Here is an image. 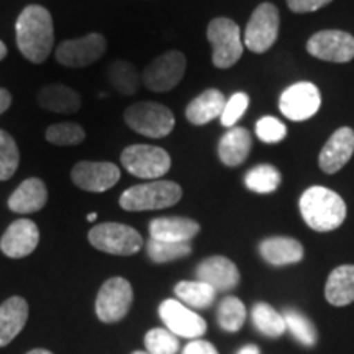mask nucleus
Returning <instances> with one entry per match:
<instances>
[{
	"mask_svg": "<svg viewBox=\"0 0 354 354\" xmlns=\"http://www.w3.org/2000/svg\"><path fill=\"white\" fill-rule=\"evenodd\" d=\"M251 318H253L256 330L264 336H268V338H279V336L284 335V317L276 312L269 304H256L253 310H251Z\"/></svg>",
	"mask_w": 354,
	"mask_h": 354,
	"instance_id": "obj_29",
	"label": "nucleus"
},
{
	"mask_svg": "<svg viewBox=\"0 0 354 354\" xmlns=\"http://www.w3.org/2000/svg\"><path fill=\"white\" fill-rule=\"evenodd\" d=\"M6 56H7V46H6V43L0 41V61H2Z\"/></svg>",
	"mask_w": 354,
	"mask_h": 354,
	"instance_id": "obj_43",
	"label": "nucleus"
},
{
	"mask_svg": "<svg viewBox=\"0 0 354 354\" xmlns=\"http://www.w3.org/2000/svg\"><path fill=\"white\" fill-rule=\"evenodd\" d=\"M120 167L113 162L81 161L71 171L74 185L87 192H105L120 180Z\"/></svg>",
	"mask_w": 354,
	"mask_h": 354,
	"instance_id": "obj_15",
	"label": "nucleus"
},
{
	"mask_svg": "<svg viewBox=\"0 0 354 354\" xmlns=\"http://www.w3.org/2000/svg\"><path fill=\"white\" fill-rule=\"evenodd\" d=\"M259 254L272 266H289L304 259V246L290 236H271L261 241Z\"/></svg>",
	"mask_w": 354,
	"mask_h": 354,
	"instance_id": "obj_22",
	"label": "nucleus"
},
{
	"mask_svg": "<svg viewBox=\"0 0 354 354\" xmlns=\"http://www.w3.org/2000/svg\"><path fill=\"white\" fill-rule=\"evenodd\" d=\"M197 281L205 282L216 292L232 290L240 284V271L236 264L225 256H212L203 259L196 269Z\"/></svg>",
	"mask_w": 354,
	"mask_h": 354,
	"instance_id": "obj_18",
	"label": "nucleus"
},
{
	"mask_svg": "<svg viewBox=\"0 0 354 354\" xmlns=\"http://www.w3.org/2000/svg\"><path fill=\"white\" fill-rule=\"evenodd\" d=\"M282 317L286 322V330H289L299 343H302L304 346H313L317 343L315 326L304 313L297 310H286Z\"/></svg>",
	"mask_w": 354,
	"mask_h": 354,
	"instance_id": "obj_33",
	"label": "nucleus"
},
{
	"mask_svg": "<svg viewBox=\"0 0 354 354\" xmlns=\"http://www.w3.org/2000/svg\"><path fill=\"white\" fill-rule=\"evenodd\" d=\"M46 140L56 146L81 145L86 140V131L79 123H55V125L48 127Z\"/></svg>",
	"mask_w": 354,
	"mask_h": 354,
	"instance_id": "obj_34",
	"label": "nucleus"
},
{
	"mask_svg": "<svg viewBox=\"0 0 354 354\" xmlns=\"http://www.w3.org/2000/svg\"><path fill=\"white\" fill-rule=\"evenodd\" d=\"M207 39L214 46L212 61L215 68L228 69L241 59L245 44L240 26L232 19L218 17L212 20L207 26Z\"/></svg>",
	"mask_w": 354,
	"mask_h": 354,
	"instance_id": "obj_4",
	"label": "nucleus"
},
{
	"mask_svg": "<svg viewBox=\"0 0 354 354\" xmlns=\"http://www.w3.org/2000/svg\"><path fill=\"white\" fill-rule=\"evenodd\" d=\"M250 107V95L246 92H236L233 94L225 104L223 112L220 115V122L223 127L232 128L236 125V122L243 117L246 109Z\"/></svg>",
	"mask_w": 354,
	"mask_h": 354,
	"instance_id": "obj_37",
	"label": "nucleus"
},
{
	"mask_svg": "<svg viewBox=\"0 0 354 354\" xmlns=\"http://www.w3.org/2000/svg\"><path fill=\"white\" fill-rule=\"evenodd\" d=\"M159 317L165 322L167 330L176 336L197 339L207 331L205 320L179 300H165L159 305Z\"/></svg>",
	"mask_w": 354,
	"mask_h": 354,
	"instance_id": "obj_14",
	"label": "nucleus"
},
{
	"mask_svg": "<svg viewBox=\"0 0 354 354\" xmlns=\"http://www.w3.org/2000/svg\"><path fill=\"white\" fill-rule=\"evenodd\" d=\"M322 105L320 91L312 82H297L287 87L279 99V109L292 122H305L312 118Z\"/></svg>",
	"mask_w": 354,
	"mask_h": 354,
	"instance_id": "obj_12",
	"label": "nucleus"
},
{
	"mask_svg": "<svg viewBox=\"0 0 354 354\" xmlns=\"http://www.w3.org/2000/svg\"><path fill=\"white\" fill-rule=\"evenodd\" d=\"M279 21H281V17H279L277 7L269 2L261 3L248 21L245 35H243V44L256 55L269 51L277 41Z\"/></svg>",
	"mask_w": 354,
	"mask_h": 354,
	"instance_id": "obj_8",
	"label": "nucleus"
},
{
	"mask_svg": "<svg viewBox=\"0 0 354 354\" xmlns=\"http://www.w3.org/2000/svg\"><path fill=\"white\" fill-rule=\"evenodd\" d=\"M282 176L276 167L271 165H258L246 172L245 185L256 194L276 192L281 185Z\"/></svg>",
	"mask_w": 354,
	"mask_h": 354,
	"instance_id": "obj_30",
	"label": "nucleus"
},
{
	"mask_svg": "<svg viewBox=\"0 0 354 354\" xmlns=\"http://www.w3.org/2000/svg\"><path fill=\"white\" fill-rule=\"evenodd\" d=\"M307 51L328 63H349L354 59V37L342 30H323L310 37Z\"/></svg>",
	"mask_w": 354,
	"mask_h": 354,
	"instance_id": "obj_13",
	"label": "nucleus"
},
{
	"mask_svg": "<svg viewBox=\"0 0 354 354\" xmlns=\"http://www.w3.org/2000/svg\"><path fill=\"white\" fill-rule=\"evenodd\" d=\"M122 166L141 179H159L171 169V156L166 149L151 145H131L123 149Z\"/></svg>",
	"mask_w": 354,
	"mask_h": 354,
	"instance_id": "obj_7",
	"label": "nucleus"
},
{
	"mask_svg": "<svg viewBox=\"0 0 354 354\" xmlns=\"http://www.w3.org/2000/svg\"><path fill=\"white\" fill-rule=\"evenodd\" d=\"M146 251H148L149 259L153 263H169V261H176L180 258H185L192 253V246L190 241L185 243H167V241H156L149 240L146 245Z\"/></svg>",
	"mask_w": 354,
	"mask_h": 354,
	"instance_id": "obj_32",
	"label": "nucleus"
},
{
	"mask_svg": "<svg viewBox=\"0 0 354 354\" xmlns=\"http://www.w3.org/2000/svg\"><path fill=\"white\" fill-rule=\"evenodd\" d=\"M325 297L335 307L354 302V266L344 264L331 271L325 286Z\"/></svg>",
	"mask_w": 354,
	"mask_h": 354,
	"instance_id": "obj_26",
	"label": "nucleus"
},
{
	"mask_svg": "<svg viewBox=\"0 0 354 354\" xmlns=\"http://www.w3.org/2000/svg\"><path fill=\"white\" fill-rule=\"evenodd\" d=\"M256 135L264 143H281L287 136V128L276 117H263L256 123Z\"/></svg>",
	"mask_w": 354,
	"mask_h": 354,
	"instance_id": "obj_38",
	"label": "nucleus"
},
{
	"mask_svg": "<svg viewBox=\"0 0 354 354\" xmlns=\"http://www.w3.org/2000/svg\"><path fill=\"white\" fill-rule=\"evenodd\" d=\"M251 135L246 128L232 127L223 133L218 141V158L225 166L238 167L250 156Z\"/></svg>",
	"mask_w": 354,
	"mask_h": 354,
	"instance_id": "obj_20",
	"label": "nucleus"
},
{
	"mask_svg": "<svg viewBox=\"0 0 354 354\" xmlns=\"http://www.w3.org/2000/svg\"><path fill=\"white\" fill-rule=\"evenodd\" d=\"M88 241L95 250L115 256L136 254L143 248V238L135 228L123 223H100L88 232Z\"/></svg>",
	"mask_w": 354,
	"mask_h": 354,
	"instance_id": "obj_6",
	"label": "nucleus"
},
{
	"mask_svg": "<svg viewBox=\"0 0 354 354\" xmlns=\"http://www.w3.org/2000/svg\"><path fill=\"white\" fill-rule=\"evenodd\" d=\"M201 225L196 220L185 216H161L149 223L151 240L167 243H185L197 236Z\"/></svg>",
	"mask_w": 354,
	"mask_h": 354,
	"instance_id": "obj_19",
	"label": "nucleus"
},
{
	"mask_svg": "<svg viewBox=\"0 0 354 354\" xmlns=\"http://www.w3.org/2000/svg\"><path fill=\"white\" fill-rule=\"evenodd\" d=\"M48 202V189L41 179L30 177L21 183L8 198V209L15 214H35Z\"/></svg>",
	"mask_w": 354,
	"mask_h": 354,
	"instance_id": "obj_21",
	"label": "nucleus"
},
{
	"mask_svg": "<svg viewBox=\"0 0 354 354\" xmlns=\"http://www.w3.org/2000/svg\"><path fill=\"white\" fill-rule=\"evenodd\" d=\"M133 302L131 284L123 277H112L100 287L95 312L100 322L115 323L127 315Z\"/></svg>",
	"mask_w": 354,
	"mask_h": 354,
	"instance_id": "obj_10",
	"label": "nucleus"
},
{
	"mask_svg": "<svg viewBox=\"0 0 354 354\" xmlns=\"http://www.w3.org/2000/svg\"><path fill=\"white\" fill-rule=\"evenodd\" d=\"M216 320L218 325L225 331L234 333V331L241 330V326L246 322V307L238 297H225L218 305V312H216Z\"/></svg>",
	"mask_w": 354,
	"mask_h": 354,
	"instance_id": "obj_31",
	"label": "nucleus"
},
{
	"mask_svg": "<svg viewBox=\"0 0 354 354\" xmlns=\"http://www.w3.org/2000/svg\"><path fill=\"white\" fill-rule=\"evenodd\" d=\"M28 320V304L24 297H10L0 305V348L7 346L24 330Z\"/></svg>",
	"mask_w": 354,
	"mask_h": 354,
	"instance_id": "obj_24",
	"label": "nucleus"
},
{
	"mask_svg": "<svg viewBox=\"0 0 354 354\" xmlns=\"http://www.w3.org/2000/svg\"><path fill=\"white\" fill-rule=\"evenodd\" d=\"M125 123L133 131L148 138H165L174 130V113L156 102H140L131 105L123 113Z\"/></svg>",
	"mask_w": 354,
	"mask_h": 354,
	"instance_id": "obj_5",
	"label": "nucleus"
},
{
	"mask_svg": "<svg viewBox=\"0 0 354 354\" xmlns=\"http://www.w3.org/2000/svg\"><path fill=\"white\" fill-rule=\"evenodd\" d=\"M107 77L115 91L123 95H133L138 91L141 76L135 66L128 61H113L107 69Z\"/></svg>",
	"mask_w": 354,
	"mask_h": 354,
	"instance_id": "obj_28",
	"label": "nucleus"
},
{
	"mask_svg": "<svg viewBox=\"0 0 354 354\" xmlns=\"http://www.w3.org/2000/svg\"><path fill=\"white\" fill-rule=\"evenodd\" d=\"M302 218L315 232H333L346 218V203L342 196L323 185H313L302 194L299 201Z\"/></svg>",
	"mask_w": 354,
	"mask_h": 354,
	"instance_id": "obj_2",
	"label": "nucleus"
},
{
	"mask_svg": "<svg viewBox=\"0 0 354 354\" xmlns=\"http://www.w3.org/2000/svg\"><path fill=\"white\" fill-rule=\"evenodd\" d=\"M330 2H333V0H287V6L295 13H308L320 10Z\"/></svg>",
	"mask_w": 354,
	"mask_h": 354,
	"instance_id": "obj_39",
	"label": "nucleus"
},
{
	"mask_svg": "<svg viewBox=\"0 0 354 354\" xmlns=\"http://www.w3.org/2000/svg\"><path fill=\"white\" fill-rule=\"evenodd\" d=\"M39 243V230L32 220L13 221L0 240V250L8 258L20 259L32 254Z\"/></svg>",
	"mask_w": 354,
	"mask_h": 354,
	"instance_id": "obj_17",
	"label": "nucleus"
},
{
	"mask_svg": "<svg viewBox=\"0 0 354 354\" xmlns=\"http://www.w3.org/2000/svg\"><path fill=\"white\" fill-rule=\"evenodd\" d=\"M185 56L180 51H167L146 66L141 81L151 92L172 91L185 74Z\"/></svg>",
	"mask_w": 354,
	"mask_h": 354,
	"instance_id": "obj_9",
	"label": "nucleus"
},
{
	"mask_svg": "<svg viewBox=\"0 0 354 354\" xmlns=\"http://www.w3.org/2000/svg\"><path fill=\"white\" fill-rule=\"evenodd\" d=\"M95 218H97V214H88V215H87V220H88V221H94Z\"/></svg>",
	"mask_w": 354,
	"mask_h": 354,
	"instance_id": "obj_45",
	"label": "nucleus"
},
{
	"mask_svg": "<svg viewBox=\"0 0 354 354\" xmlns=\"http://www.w3.org/2000/svg\"><path fill=\"white\" fill-rule=\"evenodd\" d=\"M38 105L55 113H74L81 109V95L64 84L44 86L37 95Z\"/></svg>",
	"mask_w": 354,
	"mask_h": 354,
	"instance_id": "obj_25",
	"label": "nucleus"
},
{
	"mask_svg": "<svg viewBox=\"0 0 354 354\" xmlns=\"http://www.w3.org/2000/svg\"><path fill=\"white\" fill-rule=\"evenodd\" d=\"M133 354H149V353L148 351H146V353L145 351H135Z\"/></svg>",
	"mask_w": 354,
	"mask_h": 354,
	"instance_id": "obj_46",
	"label": "nucleus"
},
{
	"mask_svg": "<svg viewBox=\"0 0 354 354\" xmlns=\"http://www.w3.org/2000/svg\"><path fill=\"white\" fill-rule=\"evenodd\" d=\"M354 153V130L349 127L338 128L330 136L318 156V166L326 174H335L348 165Z\"/></svg>",
	"mask_w": 354,
	"mask_h": 354,
	"instance_id": "obj_16",
	"label": "nucleus"
},
{
	"mask_svg": "<svg viewBox=\"0 0 354 354\" xmlns=\"http://www.w3.org/2000/svg\"><path fill=\"white\" fill-rule=\"evenodd\" d=\"M26 354H53V353L48 351V349H32V351Z\"/></svg>",
	"mask_w": 354,
	"mask_h": 354,
	"instance_id": "obj_44",
	"label": "nucleus"
},
{
	"mask_svg": "<svg viewBox=\"0 0 354 354\" xmlns=\"http://www.w3.org/2000/svg\"><path fill=\"white\" fill-rule=\"evenodd\" d=\"M177 299L192 308H207L214 304L216 290L202 281H183L174 287Z\"/></svg>",
	"mask_w": 354,
	"mask_h": 354,
	"instance_id": "obj_27",
	"label": "nucleus"
},
{
	"mask_svg": "<svg viewBox=\"0 0 354 354\" xmlns=\"http://www.w3.org/2000/svg\"><path fill=\"white\" fill-rule=\"evenodd\" d=\"M183 354H218L216 348L209 342H203V339H194L187 346L184 348Z\"/></svg>",
	"mask_w": 354,
	"mask_h": 354,
	"instance_id": "obj_40",
	"label": "nucleus"
},
{
	"mask_svg": "<svg viewBox=\"0 0 354 354\" xmlns=\"http://www.w3.org/2000/svg\"><path fill=\"white\" fill-rule=\"evenodd\" d=\"M107 51V39L100 33H88L82 38L68 39L56 48V61L66 68H86L99 61Z\"/></svg>",
	"mask_w": 354,
	"mask_h": 354,
	"instance_id": "obj_11",
	"label": "nucleus"
},
{
	"mask_svg": "<svg viewBox=\"0 0 354 354\" xmlns=\"http://www.w3.org/2000/svg\"><path fill=\"white\" fill-rule=\"evenodd\" d=\"M17 46L26 59L43 64L55 44V28L51 13L41 6L25 7L15 24Z\"/></svg>",
	"mask_w": 354,
	"mask_h": 354,
	"instance_id": "obj_1",
	"label": "nucleus"
},
{
	"mask_svg": "<svg viewBox=\"0 0 354 354\" xmlns=\"http://www.w3.org/2000/svg\"><path fill=\"white\" fill-rule=\"evenodd\" d=\"M236 354H261V353H259V348L256 346V344H246V346L238 349Z\"/></svg>",
	"mask_w": 354,
	"mask_h": 354,
	"instance_id": "obj_42",
	"label": "nucleus"
},
{
	"mask_svg": "<svg viewBox=\"0 0 354 354\" xmlns=\"http://www.w3.org/2000/svg\"><path fill=\"white\" fill-rule=\"evenodd\" d=\"M12 105V95L7 88L0 87V115L3 112H7L8 107Z\"/></svg>",
	"mask_w": 354,
	"mask_h": 354,
	"instance_id": "obj_41",
	"label": "nucleus"
},
{
	"mask_svg": "<svg viewBox=\"0 0 354 354\" xmlns=\"http://www.w3.org/2000/svg\"><path fill=\"white\" fill-rule=\"evenodd\" d=\"M145 346L149 354H176L179 351V339L169 330L154 328L146 333Z\"/></svg>",
	"mask_w": 354,
	"mask_h": 354,
	"instance_id": "obj_36",
	"label": "nucleus"
},
{
	"mask_svg": "<svg viewBox=\"0 0 354 354\" xmlns=\"http://www.w3.org/2000/svg\"><path fill=\"white\" fill-rule=\"evenodd\" d=\"M225 104H227V99H225L223 92L218 88H207L187 105L185 117L196 127L207 125L220 117Z\"/></svg>",
	"mask_w": 354,
	"mask_h": 354,
	"instance_id": "obj_23",
	"label": "nucleus"
},
{
	"mask_svg": "<svg viewBox=\"0 0 354 354\" xmlns=\"http://www.w3.org/2000/svg\"><path fill=\"white\" fill-rule=\"evenodd\" d=\"M20 162V151L15 140L7 131L0 130V180H7L15 174Z\"/></svg>",
	"mask_w": 354,
	"mask_h": 354,
	"instance_id": "obj_35",
	"label": "nucleus"
},
{
	"mask_svg": "<svg viewBox=\"0 0 354 354\" xmlns=\"http://www.w3.org/2000/svg\"><path fill=\"white\" fill-rule=\"evenodd\" d=\"M183 198V189L172 180H153L127 189L120 196V207L127 212L161 210L176 205Z\"/></svg>",
	"mask_w": 354,
	"mask_h": 354,
	"instance_id": "obj_3",
	"label": "nucleus"
}]
</instances>
